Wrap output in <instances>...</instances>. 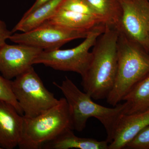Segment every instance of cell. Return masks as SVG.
I'll list each match as a JSON object with an SVG mask.
<instances>
[{
	"mask_svg": "<svg viewBox=\"0 0 149 149\" xmlns=\"http://www.w3.org/2000/svg\"><path fill=\"white\" fill-rule=\"evenodd\" d=\"M59 8L92 15L102 19L87 0H63Z\"/></svg>",
	"mask_w": 149,
	"mask_h": 149,
	"instance_id": "cell-17",
	"label": "cell"
},
{
	"mask_svg": "<svg viewBox=\"0 0 149 149\" xmlns=\"http://www.w3.org/2000/svg\"><path fill=\"white\" fill-rule=\"evenodd\" d=\"M48 20L77 30H91L100 24H104L98 17L60 8Z\"/></svg>",
	"mask_w": 149,
	"mask_h": 149,
	"instance_id": "cell-14",
	"label": "cell"
},
{
	"mask_svg": "<svg viewBox=\"0 0 149 149\" xmlns=\"http://www.w3.org/2000/svg\"><path fill=\"white\" fill-rule=\"evenodd\" d=\"M119 31L106 27L93 46L91 63L82 85L84 92L95 100L107 99L114 85L117 69Z\"/></svg>",
	"mask_w": 149,
	"mask_h": 149,
	"instance_id": "cell-1",
	"label": "cell"
},
{
	"mask_svg": "<svg viewBox=\"0 0 149 149\" xmlns=\"http://www.w3.org/2000/svg\"><path fill=\"white\" fill-rule=\"evenodd\" d=\"M122 15L118 31L149 53V0H119Z\"/></svg>",
	"mask_w": 149,
	"mask_h": 149,
	"instance_id": "cell-8",
	"label": "cell"
},
{
	"mask_svg": "<svg viewBox=\"0 0 149 149\" xmlns=\"http://www.w3.org/2000/svg\"><path fill=\"white\" fill-rule=\"evenodd\" d=\"M0 101L6 102L12 105L20 114L23 113L12 89L11 80L0 74Z\"/></svg>",
	"mask_w": 149,
	"mask_h": 149,
	"instance_id": "cell-18",
	"label": "cell"
},
{
	"mask_svg": "<svg viewBox=\"0 0 149 149\" xmlns=\"http://www.w3.org/2000/svg\"><path fill=\"white\" fill-rule=\"evenodd\" d=\"M23 117L22 134L18 146L20 149L42 148L65 131L73 130L69 107L64 97L39 115Z\"/></svg>",
	"mask_w": 149,
	"mask_h": 149,
	"instance_id": "cell-4",
	"label": "cell"
},
{
	"mask_svg": "<svg viewBox=\"0 0 149 149\" xmlns=\"http://www.w3.org/2000/svg\"><path fill=\"white\" fill-rule=\"evenodd\" d=\"M12 34V32L9 30L5 22L0 19V49L6 43V41L9 40Z\"/></svg>",
	"mask_w": 149,
	"mask_h": 149,
	"instance_id": "cell-20",
	"label": "cell"
},
{
	"mask_svg": "<svg viewBox=\"0 0 149 149\" xmlns=\"http://www.w3.org/2000/svg\"><path fill=\"white\" fill-rule=\"evenodd\" d=\"M91 30L70 29L47 20L28 32L13 34L9 40L15 44L50 50L60 49L72 40L85 39Z\"/></svg>",
	"mask_w": 149,
	"mask_h": 149,
	"instance_id": "cell-7",
	"label": "cell"
},
{
	"mask_svg": "<svg viewBox=\"0 0 149 149\" xmlns=\"http://www.w3.org/2000/svg\"><path fill=\"white\" fill-rule=\"evenodd\" d=\"M106 27L100 24L91 30L85 40L72 49L43 50L35 58L33 64H42L56 70L76 72L83 77L92 59L90 49Z\"/></svg>",
	"mask_w": 149,
	"mask_h": 149,
	"instance_id": "cell-5",
	"label": "cell"
},
{
	"mask_svg": "<svg viewBox=\"0 0 149 149\" xmlns=\"http://www.w3.org/2000/svg\"><path fill=\"white\" fill-rule=\"evenodd\" d=\"M63 1L50 0L27 15H23L12 30L13 34L16 31L28 32L39 27L53 16Z\"/></svg>",
	"mask_w": 149,
	"mask_h": 149,
	"instance_id": "cell-13",
	"label": "cell"
},
{
	"mask_svg": "<svg viewBox=\"0 0 149 149\" xmlns=\"http://www.w3.org/2000/svg\"><path fill=\"white\" fill-rule=\"evenodd\" d=\"M49 1H50V0H36L35 2L32 5L31 8L24 14V15H27L28 14L32 12L33 11L35 10L36 8L40 7V6H42L43 4Z\"/></svg>",
	"mask_w": 149,
	"mask_h": 149,
	"instance_id": "cell-21",
	"label": "cell"
},
{
	"mask_svg": "<svg viewBox=\"0 0 149 149\" xmlns=\"http://www.w3.org/2000/svg\"><path fill=\"white\" fill-rule=\"evenodd\" d=\"M107 141H99L91 138H81L74 135L72 129L65 131L53 141L45 144L47 149H108Z\"/></svg>",
	"mask_w": 149,
	"mask_h": 149,
	"instance_id": "cell-12",
	"label": "cell"
},
{
	"mask_svg": "<svg viewBox=\"0 0 149 149\" xmlns=\"http://www.w3.org/2000/svg\"><path fill=\"white\" fill-rule=\"evenodd\" d=\"M126 114H131L149 109V74L140 81L125 96Z\"/></svg>",
	"mask_w": 149,
	"mask_h": 149,
	"instance_id": "cell-16",
	"label": "cell"
},
{
	"mask_svg": "<svg viewBox=\"0 0 149 149\" xmlns=\"http://www.w3.org/2000/svg\"><path fill=\"white\" fill-rule=\"evenodd\" d=\"M53 84L60 89L64 96L70 111L73 129L81 132L85 128L87 121L91 118H95L104 127L107 134V141L111 142L116 126L120 117L126 114V102L119 103L112 108L103 106L92 100L91 96L80 91L68 77L61 84L54 82Z\"/></svg>",
	"mask_w": 149,
	"mask_h": 149,
	"instance_id": "cell-2",
	"label": "cell"
},
{
	"mask_svg": "<svg viewBox=\"0 0 149 149\" xmlns=\"http://www.w3.org/2000/svg\"><path fill=\"white\" fill-rule=\"evenodd\" d=\"M130 149H149V125L141 130L125 147Z\"/></svg>",
	"mask_w": 149,
	"mask_h": 149,
	"instance_id": "cell-19",
	"label": "cell"
},
{
	"mask_svg": "<svg viewBox=\"0 0 149 149\" xmlns=\"http://www.w3.org/2000/svg\"><path fill=\"white\" fill-rule=\"evenodd\" d=\"M117 69L113 88L107 102L115 107L140 81L149 74V53L119 32Z\"/></svg>",
	"mask_w": 149,
	"mask_h": 149,
	"instance_id": "cell-3",
	"label": "cell"
},
{
	"mask_svg": "<svg viewBox=\"0 0 149 149\" xmlns=\"http://www.w3.org/2000/svg\"><path fill=\"white\" fill-rule=\"evenodd\" d=\"M11 85L24 117L39 115L59 101L45 87L33 66L11 80Z\"/></svg>",
	"mask_w": 149,
	"mask_h": 149,
	"instance_id": "cell-6",
	"label": "cell"
},
{
	"mask_svg": "<svg viewBox=\"0 0 149 149\" xmlns=\"http://www.w3.org/2000/svg\"><path fill=\"white\" fill-rule=\"evenodd\" d=\"M106 27L117 29L121 20L122 10L119 0H87Z\"/></svg>",
	"mask_w": 149,
	"mask_h": 149,
	"instance_id": "cell-15",
	"label": "cell"
},
{
	"mask_svg": "<svg viewBox=\"0 0 149 149\" xmlns=\"http://www.w3.org/2000/svg\"><path fill=\"white\" fill-rule=\"evenodd\" d=\"M3 149L2 148H1V147H0V149Z\"/></svg>",
	"mask_w": 149,
	"mask_h": 149,
	"instance_id": "cell-22",
	"label": "cell"
},
{
	"mask_svg": "<svg viewBox=\"0 0 149 149\" xmlns=\"http://www.w3.org/2000/svg\"><path fill=\"white\" fill-rule=\"evenodd\" d=\"M42 51L27 45L6 43L0 49V73L8 80L15 78L32 67Z\"/></svg>",
	"mask_w": 149,
	"mask_h": 149,
	"instance_id": "cell-9",
	"label": "cell"
},
{
	"mask_svg": "<svg viewBox=\"0 0 149 149\" xmlns=\"http://www.w3.org/2000/svg\"></svg>",
	"mask_w": 149,
	"mask_h": 149,
	"instance_id": "cell-23",
	"label": "cell"
},
{
	"mask_svg": "<svg viewBox=\"0 0 149 149\" xmlns=\"http://www.w3.org/2000/svg\"><path fill=\"white\" fill-rule=\"evenodd\" d=\"M23 116L11 104L0 101V147L13 149L18 146L22 134Z\"/></svg>",
	"mask_w": 149,
	"mask_h": 149,
	"instance_id": "cell-11",
	"label": "cell"
},
{
	"mask_svg": "<svg viewBox=\"0 0 149 149\" xmlns=\"http://www.w3.org/2000/svg\"><path fill=\"white\" fill-rule=\"evenodd\" d=\"M149 125V109L123 115L118 120L108 149H122L141 130Z\"/></svg>",
	"mask_w": 149,
	"mask_h": 149,
	"instance_id": "cell-10",
	"label": "cell"
}]
</instances>
